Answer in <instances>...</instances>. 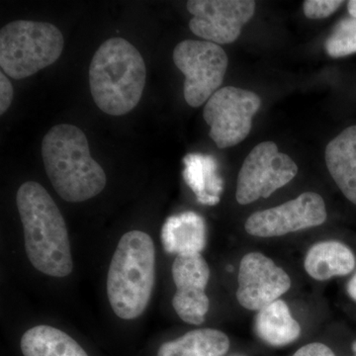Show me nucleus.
Segmentation results:
<instances>
[{
  "instance_id": "nucleus-1",
  "label": "nucleus",
  "mask_w": 356,
  "mask_h": 356,
  "mask_svg": "<svg viewBox=\"0 0 356 356\" xmlns=\"http://www.w3.org/2000/svg\"><path fill=\"white\" fill-rule=\"evenodd\" d=\"M16 203L32 266L53 277L70 275L74 262L67 225L49 192L38 182H25L18 189Z\"/></svg>"
},
{
  "instance_id": "nucleus-2",
  "label": "nucleus",
  "mask_w": 356,
  "mask_h": 356,
  "mask_svg": "<svg viewBox=\"0 0 356 356\" xmlns=\"http://www.w3.org/2000/svg\"><path fill=\"white\" fill-rule=\"evenodd\" d=\"M42 156L51 185L67 202H83L106 186V175L91 156L86 134L76 126L51 128L42 142Z\"/></svg>"
},
{
  "instance_id": "nucleus-3",
  "label": "nucleus",
  "mask_w": 356,
  "mask_h": 356,
  "mask_svg": "<svg viewBox=\"0 0 356 356\" xmlns=\"http://www.w3.org/2000/svg\"><path fill=\"white\" fill-rule=\"evenodd\" d=\"M147 69L138 49L127 40L114 37L96 51L89 67V86L98 108L122 116L139 104Z\"/></svg>"
},
{
  "instance_id": "nucleus-4",
  "label": "nucleus",
  "mask_w": 356,
  "mask_h": 356,
  "mask_svg": "<svg viewBox=\"0 0 356 356\" xmlns=\"http://www.w3.org/2000/svg\"><path fill=\"white\" fill-rule=\"evenodd\" d=\"M156 280L153 238L142 231L122 236L108 275L107 295L112 310L123 320L139 318L151 300Z\"/></svg>"
},
{
  "instance_id": "nucleus-5",
  "label": "nucleus",
  "mask_w": 356,
  "mask_h": 356,
  "mask_svg": "<svg viewBox=\"0 0 356 356\" xmlns=\"http://www.w3.org/2000/svg\"><path fill=\"white\" fill-rule=\"evenodd\" d=\"M65 39L51 23L16 20L0 31V67L13 79H24L57 62Z\"/></svg>"
},
{
  "instance_id": "nucleus-6",
  "label": "nucleus",
  "mask_w": 356,
  "mask_h": 356,
  "mask_svg": "<svg viewBox=\"0 0 356 356\" xmlns=\"http://www.w3.org/2000/svg\"><path fill=\"white\" fill-rule=\"evenodd\" d=\"M173 62L184 74V98L199 107L219 90L228 70V56L220 44L185 40L173 51Z\"/></svg>"
},
{
  "instance_id": "nucleus-7",
  "label": "nucleus",
  "mask_w": 356,
  "mask_h": 356,
  "mask_svg": "<svg viewBox=\"0 0 356 356\" xmlns=\"http://www.w3.org/2000/svg\"><path fill=\"white\" fill-rule=\"evenodd\" d=\"M298 173L296 163L286 154L280 153L273 142L255 146L243 161L238 181L236 199L241 205L268 198L292 181Z\"/></svg>"
},
{
  "instance_id": "nucleus-8",
  "label": "nucleus",
  "mask_w": 356,
  "mask_h": 356,
  "mask_svg": "<svg viewBox=\"0 0 356 356\" xmlns=\"http://www.w3.org/2000/svg\"><path fill=\"white\" fill-rule=\"evenodd\" d=\"M257 93L226 86L216 91L206 102L204 120L210 126L209 136L219 149L242 143L252 127V118L261 108Z\"/></svg>"
},
{
  "instance_id": "nucleus-9",
  "label": "nucleus",
  "mask_w": 356,
  "mask_h": 356,
  "mask_svg": "<svg viewBox=\"0 0 356 356\" xmlns=\"http://www.w3.org/2000/svg\"><path fill=\"white\" fill-rule=\"evenodd\" d=\"M327 219L324 198L316 192H305L276 207L250 215L245 229L255 238H277L321 226Z\"/></svg>"
},
{
  "instance_id": "nucleus-10",
  "label": "nucleus",
  "mask_w": 356,
  "mask_h": 356,
  "mask_svg": "<svg viewBox=\"0 0 356 356\" xmlns=\"http://www.w3.org/2000/svg\"><path fill=\"white\" fill-rule=\"evenodd\" d=\"M255 7L254 0H189L186 3L192 15L189 28L207 42L232 44L254 17Z\"/></svg>"
},
{
  "instance_id": "nucleus-11",
  "label": "nucleus",
  "mask_w": 356,
  "mask_h": 356,
  "mask_svg": "<svg viewBox=\"0 0 356 356\" xmlns=\"http://www.w3.org/2000/svg\"><path fill=\"white\" fill-rule=\"evenodd\" d=\"M236 300L243 308L259 312L289 291L292 281L284 269L261 252L243 255L238 266Z\"/></svg>"
},
{
  "instance_id": "nucleus-12",
  "label": "nucleus",
  "mask_w": 356,
  "mask_h": 356,
  "mask_svg": "<svg viewBox=\"0 0 356 356\" xmlns=\"http://www.w3.org/2000/svg\"><path fill=\"white\" fill-rule=\"evenodd\" d=\"M172 273L177 286L172 306L178 317L187 324H202L210 307L205 292L211 275L207 261L201 254L177 255Z\"/></svg>"
},
{
  "instance_id": "nucleus-13",
  "label": "nucleus",
  "mask_w": 356,
  "mask_h": 356,
  "mask_svg": "<svg viewBox=\"0 0 356 356\" xmlns=\"http://www.w3.org/2000/svg\"><path fill=\"white\" fill-rule=\"evenodd\" d=\"M161 243L172 254H201L207 243L205 221L197 213L187 211L168 217L161 228Z\"/></svg>"
},
{
  "instance_id": "nucleus-14",
  "label": "nucleus",
  "mask_w": 356,
  "mask_h": 356,
  "mask_svg": "<svg viewBox=\"0 0 356 356\" xmlns=\"http://www.w3.org/2000/svg\"><path fill=\"white\" fill-rule=\"evenodd\" d=\"M325 159L339 191L356 205V125L346 128L327 144Z\"/></svg>"
},
{
  "instance_id": "nucleus-15",
  "label": "nucleus",
  "mask_w": 356,
  "mask_h": 356,
  "mask_svg": "<svg viewBox=\"0 0 356 356\" xmlns=\"http://www.w3.org/2000/svg\"><path fill=\"white\" fill-rule=\"evenodd\" d=\"M353 250L339 241H324L312 245L304 259V268L313 280L325 281L348 275L355 268Z\"/></svg>"
},
{
  "instance_id": "nucleus-16",
  "label": "nucleus",
  "mask_w": 356,
  "mask_h": 356,
  "mask_svg": "<svg viewBox=\"0 0 356 356\" xmlns=\"http://www.w3.org/2000/svg\"><path fill=\"white\" fill-rule=\"evenodd\" d=\"M254 329L259 339L271 346H288L296 341L301 334V325L281 299L257 312Z\"/></svg>"
},
{
  "instance_id": "nucleus-17",
  "label": "nucleus",
  "mask_w": 356,
  "mask_h": 356,
  "mask_svg": "<svg viewBox=\"0 0 356 356\" xmlns=\"http://www.w3.org/2000/svg\"><path fill=\"white\" fill-rule=\"evenodd\" d=\"M20 348L24 356H88L69 334L46 325L28 330Z\"/></svg>"
},
{
  "instance_id": "nucleus-18",
  "label": "nucleus",
  "mask_w": 356,
  "mask_h": 356,
  "mask_svg": "<svg viewBox=\"0 0 356 356\" xmlns=\"http://www.w3.org/2000/svg\"><path fill=\"white\" fill-rule=\"evenodd\" d=\"M229 339L215 329H198L161 344L158 356H224L228 353Z\"/></svg>"
},
{
  "instance_id": "nucleus-19",
  "label": "nucleus",
  "mask_w": 356,
  "mask_h": 356,
  "mask_svg": "<svg viewBox=\"0 0 356 356\" xmlns=\"http://www.w3.org/2000/svg\"><path fill=\"white\" fill-rule=\"evenodd\" d=\"M184 165L185 181L196 194L199 202L206 205L219 202L222 182L217 175L215 159L202 154H188L184 158Z\"/></svg>"
},
{
  "instance_id": "nucleus-20",
  "label": "nucleus",
  "mask_w": 356,
  "mask_h": 356,
  "mask_svg": "<svg viewBox=\"0 0 356 356\" xmlns=\"http://www.w3.org/2000/svg\"><path fill=\"white\" fill-rule=\"evenodd\" d=\"M325 51L332 58H343L356 53V19L343 18L337 23L325 44Z\"/></svg>"
},
{
  "instance_id": "nucleus-21",
  "label": "nucleus",
  "mask_w": 356,
  "mask_h": 356,
  "mask_svg": "<svg viewBox=\"0 0 356 356\" xmlns=\"http://www.w3.org/2000/svg\"><path fill=\"white\" fill-rule=\"evenodd\" d=\"M343 4V1L337 0H306L303 2V11L309 19H324L336 13Z\"/></svg>"
},
{
  "instance_id": "nucleus-22",
  "label": "nucleus",
  "mask_w": 356,
  "mask_h": 356,
  "mask_svg": "<svg viewBox=\"0 0 356 356\" xmlns=\"http://www.w3.org/2000/svg\"><path fill=\"white\" fill-rule=\"evenodd\" d=\"M13 88L4 72H0V114L3 115L13 103Z\"/></svg>"
},
{
  "instance_id": "nucleus-23",
  "label": "nucleus",
  "mask_w": 356,
  "mask_h": 356,
  "mask_svg": "<svg viewBox=\"0 0 356 356\" xmlns=\"http://www.w3.org/2000/svg\"><path fill=\"white\" fill-rule=\"evenodd\" d=\"M293 356H336L331 348L321 343L306 344L299 348Z\"/></svg>"
},
{
  "instance_id": "nucleus-24",
  "label": "nucleus",
  "mask_w": 356,
  "mask_h": 356,
  "mask_svg": "<svg viewBox=\"0 0 356 356\" xmlns=\"http://www.w3.org/2000/svg\"><path fill=\"white\" fill-rule=\"evenodd\" d=\"M346 290H348V295L353 301L356 302V273L353 277L350 278V282L348 283V286H346Z\"/></svg>"
},
{
  "instance_id": "nucleus-25",
  "label": "nucleus",
  "mask_w": 356,
  "mask_h": 356,
  "mask_svg": "<svg viewBox=\"0 0 356 356\" xmlns=\"http://www.w3.org/2000/svg\"><path fill=\"white\" fill-rule=\"evenodd\" d=\"M348 10L351 17L356 19V0H350L348 2Z\"/></svg>"
},
{
  "instance_id": "nucleus-26",
  "label": "nucleus",
  "mask_w": 356,
  "mask_h": 356,
  "mask_svg": "<svg viewBox=\"0 0 356 356\" xmlns=\"http://www.w3.org/2000/svg\"><path fill=\"white\" fill-rule=\"evenodd\" d=\"M353 351H355V353H356V341H355V343H353Z\"/></svg>"
},
{
  "instance_id": "nucleus-27",
  "label": "nucleus",
  "mask_w": 356,
  "mask_h": 356,
  "mask_svg": "<svg viewBox=\"0 0 356 356\" xmlns=\"http://www.w3.org/2000/svg\"><path fill=\"white\" fill-rule=\"evenodd\" d=\"M236 356H241V355H236Z\"/></svg>"
}]
</instances>
